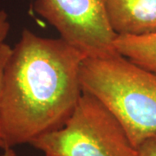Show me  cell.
Here are the masks:
<instances>
[{"label":"cell","instance_id":"3","mask_svg":"<svg viewBox=\"0 0 156 156\" xmlns=\"http://www.w3.org/2000/svg\"><path fill=\"white\" fill-rule=\"evenodd\" d=\"M30 145L45 156H138L116 118L84 92L62 128L39 136Z\"/></svg>","mask_w":156,"mask_h":156},{"label":"cell","instance_id":"4","mask_svg":"<svg viewBox=\"0 0 156 156\" xmlns=\"http://www.w3.org/2000/svg\"><path fill=\"white\" fill-rule=\"evenodd\" d=\"M107 0H35L34 11L56 29L60 37L87 57L120 55L116 34L106 12Z\"/></svg>","mask_w":156,"mask_h":156},{"label":"cell","instance_id":"10","mask_svg":"<svg viewBox=\"0 0 156 156\" xmlns=\"http://www.w3.org/2000/svg\"><path fill=\"white\" fill-rule=\"evenodd\" d=\"M1 156H17V154L13 150V148H6L5 149L4 154Z\"/></svg>","mask_w":156,"mask_h":156},{"label":"cell","instance_id":"1","mask_svg":"<svg viewBox=\"0 0 156 156\" xmlns=\"http://www.w3.org/2000/svg\"><path fill=\"white\" fill-rule=\"evenodd\" d=\"M86 57L61 37L23 30L3 75L0 132L5 149L30 144L64 126L83 95L80 69Z\"/></svg>","mask_w":156,"mask_h":156},{"label":"cell","instance_id":"7","mask_svg":"<svg viewBox=\"0 0 156 156\" xmlns=\"http://www.w3.org/2000/svg\"><path fill=\"white\" fill-rule=\"evenodd\" d=\"M11 48L10 45L7 44H3L0 46V103H1V94H2V83H3V75L4 69L5 67L6 62L9 58V56L11 52ZM0 148L5 149V143L2 137V134L0 132Z\"/></svg>","mask_w":156,"mask_h":156},{"label":"cell","instance_id":"6","mask_svg":"<svg viewBox=\"0 0 156 156\" xmlns=\"http://www.w3.org/2000/svg\"><path fill=\"white\" fill-rule=\"evenodd\" d=\"M117 52L140 67L156 73V32L144 36H117Z\"/></svg>","mask_w":156,"mask_h":156},{"label":"cell","instance_id":"5","mask_svg":"<svg viewBox=\"0 0 156 156\" xmlns=\"http://www.w3.org/2000/svg\"><path fill=\"white\" fill-rule=\"evenodd\" d=\"M106 12L116 36L156 32V0H107Z\"/></svg>","mask_w":156,"mask_h":156},{"label":"cell","instance_id":"8","mask_svg":"<svg viewBox=\"0 0 156 156\" xmlns=\"http://www.w3.org/2000/svg\"><path fill=\"white\" fill-rule=\"evenodd\" d=\"M138 156H156V134L147 139L137 147Z\"/></svg>","mask_w":156,"mask_h":156},{"label":"cell","instance_id":"9","mask_svg":"<svg viewBox=\"0 0 156 156\" xmlns=\"http://www.w3.org/2000/svg\"><path fill=\"white\" fill-rule=\"evenodd\" d=\"M11 29L8 14L5 11L0 10V46L5 44V39Z\"/></svg>","mask_w":156,"mask_h":156},{"label":"cell","instance_id":"2","mask_svg":"<svg viewBox=\"0 0 156 156\" xmlns=\"http://www.w3.org/2000/svg\"><path fill=\"white\" fill-rule=\"evenodd\" d=\"M80 83L116 118L135 148L156 134V73L121 55L86 57Z\"/></svg>","mask_w":156,"mask_h":156}]
</instances>
